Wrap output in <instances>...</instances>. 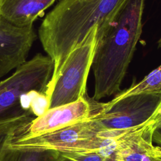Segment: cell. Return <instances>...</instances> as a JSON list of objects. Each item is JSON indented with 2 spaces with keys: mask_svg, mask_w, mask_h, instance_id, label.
<instances>
[{
  "mask_svg": "<svg viewBox=\"0 0 161 161\" xmlns=\"http://www.w3.org/2000/svg\"><path fill=\"white\" fill-rule=\"evenodd\" d=\"M145 0H125L97 26L92 67L93 99L117 93L133 58L142 31Z\"/></svg>",
  "mask_w": 161,
  "mask_h": 161,
  "instance_id": "6da1fadb",
  "label": "cell"
},
{
  "mask_svg": "<svg viewBox=\"0 0 161 161\" xmlns=\"http://www.w3.org/2000/svg\"><path fill=\"white\" fill-rule=\"evenodd\" d=\"M125 0H60L43 20L39 38L54 64L47 92L53 84L66 57L90 30L113 14Z\"/></svg>",
  "mask_w": 161,
  "mask_h": 161,
  "instance_id": "7a4b0ae2",
  "label": "cell"
},
{
  "mask_svg": "<svg viewBox=\"0 0 161 161\" xmlns=\"http://www.w3.org/2000/svg\"><path fill=\"white\" fill-rule=\"evenodd\" d=\"M92 114L87 119L54 131L25 138H13L9 147L62 153H97L104 157L116 134L103 130Z\"/></svg>",
  "mask_w": 161,
  "mask_h": 161,
  "instance_id": "3957f363",
  "label": "cell"
},
{
  "mask_svg": "<svg viewBox=\"0 0 161 161\" xmlns=\"http://www.w3.org/2000/svg\"><path fill=\"white\" fill-rule=\"evenodd\" d=\"M53 67L48 56L38 53L0 82V125L23 117L36 118L23 106L21 96L33 89L46 94Z\"/></svg>",
  "mask_w": 161,
  "mask_h": 161,
  "instance_id": "277c9868",
  "label": "cell"
},
{
  "mask_svg": "<svg viewBox=\"0 0 161 161\" xmlns=\"http://www.w3.org/2000/svg\"><path fill=\"white\" fill-rule=\"evenodd\" d=\"M97 26L66 57L53 84L50 109L75 102L86 95V84L97 42Z\"/></svg>",
  "mask_w": 161,
  "mask_h": 161,
  "instance_id": "5b68a950",
  "label": "cell"
},
{
  "mask_svg": "<svg viewBox=\"0 0 161 161\" xmlns=\"http://www.w3.org/2000/svg\"><path fill=\"white\" fill-rule=\"evenodd\" d=\"M161 103V94H140L97 103L93 118L105 131L127 130L145 123Z\"/></svg>",
  "mask_w": 161,
  "mask_h": 161,
  "instance_id": "8992f818",
  "label": "cell"
},
{
  "mask_svg": "<svg viewBox=\"0 0 161 161\" xmlns=\"http://www.w3.org/2000/svg\"><path fill=\"white\" fill-rule=\"evenodd\" d=\"M96 103V100L86 95L75 102L50 108L20 128L13 138L40 135L87 119L95 111Z\"/></svg>",
  "mask_w": 161,
  "mask_h": 161,
  "instance_id": "52a82bcc",
  "label": "cell"
},
{
  "mask_svg": "<svg viewBox=\"0 0 161 161\" xmlns=\"http://www.w3.org/2000/svg\"><path fill=\"white\" fill-rule=\"evenodd\" d=\"M154 129L153 122L147 121L124 131L104 161H161V146L153 142Z\"/></svg>",
  "mask_w": 161,
  "mask_h": 161,
  "instance_id": "ba28073f",
  "label": "cell"
},
{
  "mask_svg": "<svg viewBox=\"0 0 161 161\" xmlns=\"http://www.w3.org/2000/svg\"><path fill=\"white\" fill-rule=\"evenodd\" d=\"M36 36L33 27L18 29L0 21V77L26 62Z\"/></svg>",
  "mask_w": 161,
  "mask_h": 161,
  "instance_id": "9c48e42d",
  "label": "cell"
},
{
  "mask_svg": "<svg viewBox=\"0 0 161 161\" xmlns=\"http://www.w3.org/2000/svg\"><path fill=\"white\" fill-rule=\"evenodd\" d=\"M56 0H1L0 21L18 29L33 27L34 21Z\"/></svg>",
  "mask_w": 161,
  "mask_h": 161,
  "instance_id": "30bf717a",
  "label": "cell"
},
{
  "mask_svg": "<svg viewBox=\"0 0 161 161\" xmlns=\"http://www.w3.org/2000/svg\"><path fill=\"white\" fill-rule=\"evenodd\" d=\"M140 94H161V65L149 73L140 82L118 93L111 102Z\"/></svg>",
  "mask_w": 161,
  "mask_h": 161,
  "instance_id": "8fae6325",
  "label": "cell"
},
{
  "mask_svg": "<svg viewBox=\"0 0 161 161\" xmlns=\"http://www.w3.org/2000/svg\"><path fill=\"white\" fill-rule=\"evenodd\" d=\"M58 152L50 150L18 149L9 145L0 157V161H55Z\"/></svg>",
  "mask_w": 161,
  "mask_h": 161,
  "instance_id": "7c38bea8",
  "label": "cell"
},
{
  "mask_svg": "<svg viewBox=\"0 0 161 161\" xmlns=\"http://www.w3.org/2000/svg\"><path fill=\"white\" fill-rule=\"evenodd\" d=\"M35 118L30 116L23 117L0 125V157L16 134L19 128Z\"/></svg>",
  "mask_w": 161,
  "mask_h": 161,
  "instance_id": "4fadbf2b",
  "label": "cell"
},
{
  "mask_svg": "<svg viewBox=\"0 0 161 161\" xmlns=\"http://www.w3.org/2000/svg\"><path fill=\"white\" fill-rule=\"evenodd\" d=\"M50 106V97L47 94L38 92L33 98L31 103V109L34 116L37 118L44 114Z\"/></svg>",
  "mask_w": 161,
  "mask_h": 161,
  "instance_id": "5bb4252c",
  "label": "cell"
},
{
  "mask_svg": "<svg viewBox=\"0 0 161 161\" xmlns=\"http://www.w3.org/2000/svg\"><path fill=\"white\" fill-rule=\"evenodd\" d=\"M55 161H104V158L99 153H75L59 152Z\"/></svg>",
  "mask_w": 161,
  "mask_h": 161,
  "instance_id": "9a60e30c",
  "label": "cell"
},
{
  "mask_svg": "<svg viewBox=\"0 0 161 161\" xmlns=\"http://www.w3.org/2000/svg\"><path fill=\"white\" fill-rule=\"evenodd\" d=\"M147 121H152L155 128L161 124V103L155 111V113Z\"/></svg>",
  "mask_w": 161,
  "mask_h": 161,
  "instance_id": "2e32d148",
  "label": "cell"
},
{
  "mask_svg": "<svg viewBox=\"0 0 161 161\" xmlns=\"http://www.w3.org/2000/svg\"><path fill=\"white\" fill-rule=\"evenodd\" d=\"M152 139L153 143L158 146H161V124L155 128L153 132Z\"/></svg>",
  "mask_w": 161,
  "mask_h": 161,
  "instance_id": "e0dca14e",
  "label": "cell"
},
{
  "mask_svg": "<svg viewBox=\"0 0 161 161\" xmlns=\"http://www.w3.org/2000/svg\"><path fill=\"white\" fill-rule=\"evenodd\" d=\"M158 47L159 48H161V37H160V38L159 39V40L158 41Z\"/></svg>",
  "mask_w": 161,
  "mask_h": 161,
  "instance_id": "ac0fdd59",
  "label": "cell"
},
{
  "mask_svg": "<svg viewBox=\"0 0 161 161\" xmlns=\"http://www.w3.org/2000/svg\"><path fill=\"white\" fill-rule=\"evenodd\" d=\"M1 0H0V3H1Z\"/></svg>",
  "mask_w": 161,
  "mask_h": 161,
  "instance_id": "d6986e66",
  "label": "cell"
}]
</instances>
